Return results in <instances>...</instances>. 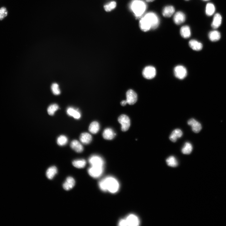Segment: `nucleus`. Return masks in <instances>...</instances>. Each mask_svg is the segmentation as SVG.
Listing matches in <instances>:
<instances>
[{
  "label": "nucleus",
  "mask_w": 226,
  "mask_h": 226,
  "mask_svg": "<svg viewBox=\"0 0 226 226\" xmlns=\"http://www.w3.org/2000/svg\"><path fill=\"white\" fill-rule=\"evenodd\" d=\"M160 19L157 15L153 12L146 14L139 21L140 28L143 32L157 28L159 25Z\"/></svg>",
  "instance_id": "1"
},
{
  "label": "nucleus",
  "mask_w": 226,
  "mask_h": 226,
  "mask_svg": "<svg viewBox=\"0 0 226 226\" xmlns=\"http://www.w3.org/2000/svg\"><path fill=\"white\" fill-rule=\"evenodd\" d=\"M98 185L100 188L103 191H108L112 194L117 193L120 188V184L118 180L110 176L100 180Z\"/></svg>",
  "instance_id": "2"
},
{
  "label": "nucleus",
  "mask_w": 226,
  "mask_h": 226,
  "mask_svg": "<svg viewBox=\"0 0 226 226\" xmlns=\"http://www.w3.org/2000/svg\"><path fill=\"white\" fill-rule=\"evenodd\" d=\"M131 8L135 16L140 17L146 11L147 5L141 0H134L132 3Z\"/></svg>",
  "instance_id": "3"
},
{
  "label": "nucleus",
  "mask_w": 226,
  "mask_h": 226,
  "mask_svg": "<svg viewBox=\"0 0 226 226\" xmlns=\"http://www.w3.org/2000/svg\"><path fill=\"white\" fill-rule=\"evenodd\" d=\"M89 162L92 166L104 167V162L103 158L97 155H93L89 158Z\"/></svg>",
  "instance_id": "4"
},
{
  "label": "nucleus",
  "mask_w": 226,
  "mask_h": 226,
  "mask_svg": "<svg viewBox=\"0 0 226 226\" xmlns=\"http://www.w3.org/2000/svg\"><path fill=\"white\" fill-rule=\"evenodd\" d=\"M104 171V167L91 166L88 169L89 174L93 178H97L102 175Z\"/></svg>",
  "instance_id": "5"
},
{
  "label": "nucleus",
  "mask_w": 226,
  "mask_h": 226,
  "mask_svg": "<svg viewBox=\"0 0 226 226\" xmlns=\"http://www.w3.org/2000/svg\"><path fill=\"white\" fill-rule=\"evenodd\" d=\"M118 122L121 125V129L123 131H127L130 125V120L127 116L122 115L118 118Z\"/></svg>",
  "instance_id": "6"
},
{
  "label": "nucleus",
  "mask_w": 226,
  "mask_h": 226,
  "mask_svg": "<svg viewBox=\"0 0 226 226\" xmlns=\"http://www.w3.org/2000/svg\"><path fill=\"white\" fill-rule=\"evenodd\" d=\"M174 73L175 77L177 78L183 79L187 76V70L182 65H178L174 69Z\"/></svg>",
  "instance_id": "7"
},
{
  "label": "nucleus",
  "mask_w": 226,
  "mask_h": 226,
  "mask_svg": "<svg viewBox=\"0 0 226 226\" xmlns=\"http://www.w3.org/2000/svg\"><path fill=\"white\" fill-rule=\"evenodd\" d=\"M142 73L144 78L152 79L155 77L156 74V70L152 66H148L144 68Z\"/></svg>",
  "instance_id": "8"
},
{
  "label": "nucleus",
  "mask_w": 226,
  "mask_h": 226,
  "mask_svg": "<svg viewBox=\"0 0 226 226\" xmlns=\"http://www.w3.org/2000/svg\"><path fill=\"white\" fill-rule=\"evenodd\" d=\"M125 219L127 226H138L140 224L138 217L134 214H131L129 215Z\"/></svg>",
  "instance_id": "9"
},
{
  "label": "nucleus",
  "mask_w": 226,
  "mask_h": 226,
  "mask_svg": "<svg viewBox=\"0 0 226 226\" xmlns=\"http://www.w3.org/2000/svg\"><path fill=\"white\" fill-rule=\"evenodd\" d=\"M126 101L129 105H132L136 102L137 100V95L132 90H129L126 93Z\"/></svg>",
  "instance_id": "10"
},
{
  "label": "nucleus",
  "mask_w": 226,
  "mask_h": 226,
  "mask_svg": "<svg viewBox=\"0 0 226 226\" xmlns=\"http://www.w3.org/2000/svg\"><path fill=\"white\" fill-rule=\"evenodd\" d=\"M188 124L192 127L193 131L196 133H199L202 129L201 125L200 123L194 118L188 121Z\"/></svg>",
  "instance_id": "11"
},
{
  "label": "nucleus",
  "mask_w": 226,
  "mask_h": 226,
  "mask_svg": "<svg viewBox=\"0 0 226 226\" xmlns=\"http://www.w3.org/2000/svg\"><path fill=\"white\" fill-rule=\"evenodd\" d=\"M185 15L181 12H177L174 15L173 21L177 25H181L184 23L185 21Z\"/></svg>",
  "instance_id": "12"
},
{
  "label": "nucleus",
  "mask_w": 226,
  "mask_h": 226,
  "mask_svg": "<svg viewBox=\"0 0 226 226\" xmlns=\"http://www.w3.org/2000/svg\"><path fill=\"white\" fill-rule=\"evenodd\" d=\"M66 112L69 116L73 117L75 119H79L81 118V113L78 109L69 107L67 109Z\"/></svg>",
  "instance_id": "13"
},
{
  "label": "nucleus",
  "mask_w": 226,
  "mask_h": 226,
  "mask_svg": "<svg viewBox=\"0 0 226 226\" xmlns=\"http://www.w3.org/2000/svg\"><path fill=\"white\" fill-rule=\"evenodd\" d=\"M75 183V181L73 178L68 177L63 184V188L65 190L69 191L73 188Z\"/></svg>",
  "instance_id": "14"
},
{
  "label": "nucleus",
  "mask_w": 226,
  "mask_h": 226,
  "mask_svg": "<svg viewBox=\"0 0 226 226\" xmlns=\"http://www.w3.org/2000/svg\"><path fill=\"white\" fill-rule=\"evenodd\" d=\"M70 146L75 152L77 153H81L84 150L82 144L77 140H73L70 143Z\"/></svg>",
  "instance_id": "15"
},
{
  "label": "nucleus",
  "mask_w": 226,
  "mask_h": 226,
  "mask_svg": "<svg viewBox=\"0 0 226 226\" xmlns=\"http://www.w3.org/2000/svg\"><path fill=\"white\" fill-rule=\"evenodd\" d=\"M222 17L219 13H217L214 15L213 21L212 24V26L214 29L219 28L222 24Z\"/></svg>",
  "instance_id": "16"
},
{
  "label": "nucleus",
  "mask_w": 226,
  "mask_h": 226,
  "mask_svg": "<svg viewBox=\"0 0 226 226\" xmlns=\"http://www.w3.org/2000/svg\"><path fill=\"white\" fill-rule=\"evenodd\" d=\"M80 142L84 144H88L91 142L92 137L91 135L87 133H82L79 137Z\"/></svg>",
  "instance_id": "17"
},
{
  "label": "nucleus",
  "mask_w": 226,
  "mask_h": 226,
  "mask_svg": "<svg viewBox=\"0 0 226 226\" xmlns=\"http://www.w3.org/2000/svg\"><path fill=\"white\" fill-rule=\"evenodd\" d=\"M182 130L179 129H176L173 131L170 135L169 139L172 142H175L177 139L181 137L183 135Z\"/></svg>",
  "instance_id": "18"
},
{
  "label": "nucleus",
  "mask_w": 226,
  "mask_h": 226,
  "mask_svg": "<svg viewBox=\"0 0 226 226\" xmlns=\"http://www.w3.org/2000/svg\"><path fill=\"white\" fill-rule=\"evenodd\" d=\"M175 12L174 7L171 6H165L163 9L162 14L163 16L165 17H171Z\"/></svg>",
  "instance_id": "19"
},
{
  "label": "nucleus",
  "mask_w": 226,
  "mask_h": 226,
  "mask_svg": "<svg viewBox=\"0 0 226 226\" xmlns=\"http://www.w3.org/2000/svg\"><path fill=\"white\" fill-rule=\"evenodd\" d=\"M116 134L111 129L108 128L105 129L103 133V138L107 140H112L115 137Z\"/></svg>",
  "instance_id": "20"
},
{
  "label": "nucleus",
  "mask_w": 226,
  "mask_h": 226,
  "mask_svg": "<svg viewBox=\"0 0 226 226\" xmlns=\"http://www.w3.org/2000/svg\"><path fill=\"white\" fill-rule=\"evenodd\" d=\"M189 45L190 47L195 51H200L203 48L202 44L195 40H191Z\"/></svg>",
  "instance_id": "21"
},
{
  "label": "nucleus",
  "mask_w": 226,
  "mask_h": 226,
  "mask_svg": "<svg viewBox=\"0 0 226 226\" xmlns=\"http://www.w3.org/2000/svg\"><path fill=\"white\" fill-rule=\"evenodd\" d=\"M181 36L185 38L190 37L191 35V30L190 27L188 26H184L181 28L180 31Z\"/></svg>",
  "instance_id": "22"
},
{
  "label": "nucleus",
  "mask_w": 226,
  "mask_h": 226,
  "mask_svg": "<svg viewBox=\"0 0 226 226\" xmlns=\"http://www.w3.org/2000/svg\"><path fill=\"white\" fill-rule=\"evenodd\" d=\"M57 173L58 170L57 168L53 166L48 169L46 172V176L48 179L51 180L54 178Z\"/></svg>",
  "instance_id": "23"
},
{
  "label": "nucleus",
  "mask_w": 226,
  "mask_h": 226,
  "mask_svg": "<svg viewBox=\"0 0 226 226\" xmlns=\"http://www.w3.org/2000/svg\"><path fill=\"white\" fill-rule=\"evenodd\" d=\"M209 37L210 41L213 42H217L220 39L221 34L218 31L214 30L209 33Z\"/></svg>",
  "instance_id": "24"
},
{
  "label": "nucleus",
  "mask_w": 226,
  "mask_h": 226,
  "mask_svg": "<svg viewBox=\"0 0 226 226\" xmlns=\"http://www.w3.org/2000/svg\"><path fill=\"white\" fill-rule=\"evenodd\" d=\"M86 163V160L83 159L75 160L72 162L74 167L79 169L84 168Z\"/></svg>",
  "instance_id": "25"
},
{
  "label": "nucleus",
  "mask_w": 226,
  "mask_h": 226,
  "mask_svg": "<svg viewBox=\"0 0 226 226\" xmlns=\"http://www.w3.org/2000/svg\"><path fill=\"white\" fill-rule=\"evenodd\" d=\"M100 129V125L99 123L96 121L92 122L90 124L89 130L90 132L93 134H97Z\"/></svg>",
  "instance_id": "26"
},
{
  "label": "nucleus",
  "mask_w": 226,
  "mask_h": 226,
  "mask_svg": "<svg viewBox=\"0 0 226 226\" xmlns=\"http://www.w3.org/2000/svg\"><path fill=\"white\" fill-rule=\"evenodd\" d=\"M215 10V8L214 4L212 3H209L206 6V14L208 16H212L214 13Z\"/></svg>",
  "instance_id": "27"
},
{
  "label": "nucleus",
  "mask_w": 226,
  "mask_h": 226,
  "mask_svg": "<svg viewBox=\"0 0 226 226\" xmlns=\"http://www.w3.org/2000/svg\"><path fill=\"white\" fill-rule=\"evenodd\" d=\"M193 150V147L191 144L189 142H186L182 149L183 154L188 155L191 153Z\"/></svg>",
  "instance_id": "28"
},
{
  "label": "nucleus",
  "mask_w": 226,
  "mask_h": 226,
  "mask_svg": "<svg viewBox=\"0 0 226 226\" xmlns=\"http://www.w3.org/2000/svg\"><path fill=\"white\" fill-rule=\"evenodd\" d=\"M166 162L169 166L175 167L178 165L177 160L173 156H170L166 160Z\"/></svg>",
  "instance_id": "29"
},
{
  "label": "nucleus",
  "mask_w": 226,
  "mask_h": 226,
  "mask_svg": "<svg viewBox=\"0 0 226 226\" xmlns=\"http://www.w3.org/2000/svg\"><path fill=\"white\" fill-rule=\"evenodd\" d=\"M68 140V139L66 136L60 135L57 139V143L60 146H63L67 144Z\"/></svg>",
  "instance_id": "30"
},
{
  "label": "nucleus",
  "mask_w": 226,
  "mask_h": 226,
  "mask_svg": "<svg viewBox=\"0 0 226 226\" xmlns=\"http://www.w3.org/2000/svg\"><path fill=\"white\" fill-rule=\"evenodd\" d=\"M58 109L59 106L58 105L53 104L49 105L47 111L49 115L53 116Z\"/></svg>",
  "instance_id": "31"
},
{
  "label": "nucleus",
  "mask_w": 226,
  "mask_h": 226,
  "mask_svg": "<svg viewBox=\"0 0 226 226\" xmlns=\"http://www.w3.org/2000/svg\"><path fill=\"white\" fill-rule=\"evenodd\" d=\"M116 6V3L115 1H112L105 5L104 8L105 11L109 12L115 8Z\"/></svg>",
  "instance_id": "32"
},
{
  "label": "nucleus",
  "mask_w": 226,
  "mask_h": 226,
  "mask_svg": "<svg viewBox=\"0 0 226 226\" xmlns=\"http://www.w3.org/2000/svg\"><path fill=\"white\" fill-rule=\"evenodd\" d=\"M51 89L53 93L55 95H59L61 93L59 85L56 83H53L52 84Z\"/></svg>",
  "instance_id": "33"
},
{
  "label": "nucleus",
  "mask_w": 226,
  "mask_h": 226,
  "mask_svg": "<svg viewBox=\"0 0 226 226\" xmlns=\"http://www.w3.org/2000/svg\"><path fill=\"white\" fill-rule=\"evenodd\" d=\"M8 12L7 9L5 7H2L0 8V21H1L8 15Z\"/></svg>",
  "instance_id": "34"
},
{
  "label": "nucleus",
  "mask_w": 226,
  "mask_h": 226,
  "mask_svg": "<svg viewBox=\"0 0 226 226\" xmlns=\"http://www.w3.org/2000/svg\"><path fill=\"white\" fill-rule=\"evenodd\" d=\"M118 225L120 226H127L125 219L120 220L118 223Z\"/></svg>",
  "instance_id": "35"
},
{
  "label": "nucleus",
  "mask_w": 226,
  "mask_h": 226,
  "mask_svg": "<svg viewBox=\"0 0 226 226\" xmlns=\"http://www.w3.org/2000/svg\"><path fill=\"white\" fill-rule=\"evenodd\" d=\"M127 103H128L126 100H123V101H122L121 103V105L123 106H125V105H126Z\"/></svg>",
  "instance_id": "36"
},
{
  "label": "nucleus",
  "mask_w": 226,
  "mask_h": 226,
  "mask_svg": "<svg viewBox=\"0 0 226 226\" xmlns=\"http://www.w3.org/2000/svg\"><path fill=\"white\" fill-rule=\"evenodd\" d=\"M155 0H146V1L147 2H152L154 1Z\"/></svg>",
  "instance_id": "37"
},
{
  "label": "nucleus",
  "mask_w": 226,
  "mask_h": 226,
  "mask_svg": "<svg viewBox=\"0 0 226 226\" xmlns=\"http://www.w3.org/2000/svg\"><path fill=\"white\" fill-rule=\"evenodd\" d=\"M203 1H209V0H203Z\"/></svg>",
  "instance_id": "38"
},
{
  "label": "nucleus",
  "mask_w": 226,
  "mask_h": 226,
  "mask_svg": "<svg viewBox=\"0 0 226 226\" xmlns=\"http://www.w3.org/2000/svg\"><path fill=\"white\" fill-rule=\"evenodd\" d=\"M186 1H188V0H186Z\"/></svg>",
  "instance_id": "39"
}]
</instances>
